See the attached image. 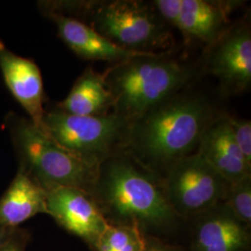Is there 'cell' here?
Masks as SVG:
<instances>
[{"label":"cell","instance_id":"obj_1","mask_svg":"<svg viewBox=\"0 0 251 251\" xmlns=\"http://www.w3.org/2000/svg\"><path fill=\"white\" fill-rule=\"evenodd\" d=\"M92 197L109 225L130 226L171 241L186 225L172 209L163 179L127 152L99 165Z\"/></svg>","mask_w":251,"mask_h":251},{"label":"cell","instance_id":"obj_2","mask_svg":"<svg viewBox=\"0 0 251 251\" xmlns=\"http://www.w3.org/2000/svg\"><path fill=\"white\" fill-rule=\"evenodd\" d=\"M215 117L202 97L176 93L130 123L126 152L163 179L178 162L197 152Z\"/></svg>","mask_w":251,"mask_h":251},{"label":"cell","instance_id":"obj_3","mask_svg":"<svg viewBox=\"0 0 251 251\" xmlns=\"http://www.w3.org/2000/svg\"><path fill=\"white\" fill-rule=\"evenodd\" d=\"M165 56H136L115 63L102 73L113 100L114 114L131 123L188 84L193 71Z\"/></svg>","mask_w":251,"mask_h":251},{"label":"cell","instance_id":"obj_4","mask_svg":"<svg viewBox=\"0 0 251 251\" xmlns=\"http://www.w3.org/2000/svg\"><path fill=\"white\" fill-rule=\"evenodd\" d=\"M60 13L85 15L90 26L117 46L132 51L166 54L173 44L168 25L152 3L135 0L52 2Z\"/></svg>","mask_w":251,"mask_h":251},{"label":"cell","instance_id":"obj_5","mask_svg":"<svg viewBox=\"0 0 251 251\" xmlns=\"http://www.w3.org/2000/svg\"><path fill=\"white\" fill-rule=\"evenodd\" d=\"M9 129L18 152L20 169L46 192L68 187L92 196L99 165L64 149L25 118L13 117Z\"/></svg>","mask_w":251,"mask_h":251},{"label":"cell","instance_id":"obj_6","mask_svg":"<svg viewBox=\"0 0 251 251\" xmlns=\"http://www.w3.org/2000/svg\"><path fill=\"white\" fill-rule=\"evenodd\" d=\"M130 122L113 112L93 117L67 114L55 108L46 112L42 131L64 149L100 165L126 148Z\"/></svg>","mask_w":251,"mask_h":251},{"label":"cell","instance_id":"obj_7","mask_svg":"<svg viewBox=\"0 0 251 251\" xmlns=\"http://www.w3.org/2000/svg\"><path fill=\"white\" fill-rule=\"evenodd\" d=\"M162 179L170 205L185 223L222 203L230 186L198 152L178 162Z\"/></svg>","mask_w":251,"mask_h":251},{"label":"cell","instance_id":"obj_8","mask_svg":"<svg viewBox=\"0 0 251 251\" xmlns=\"http://www.w3.org/2000/svg\"><path fill=\"white\" fill-rule=\"evenodd\" d=\"M48 215L93 251L108 223L93 197L79 189L60 187L47 192Z\"/></svg>","mask_w":251,"mask_h":251},{"label":"cell","instance_id":"obj_9","mask_svg":"<svg viewBox=\"0 0 251 251\" xmlns=\"http://www.w3.org/2000/svg\"><path fill=\"white\" fill-rule=\"evenodd\" d=\"M188 251H251V227L222 202L189 223Z\"/></svg>","mask_w":251,"mask_h":251},{"label":"cell","instance_id":"obj_10","mask_svg":"<svg viewBox=\"0 0 251 251\" xmlns=\"http://www.w3.org/2000/svg\"><path fill=\"white\" fill-rule=\"evenodd\" d=\"M208 61V71L221 81L225 90L239 93L251 82V34L247 25L228 28L214 43Z\"/></svg>","mask_w":251,"mask_h":251},{"label":"cell","instance_id":"obj_11","mask_svg":"<svg viewBox=\"0 0 251 251\" xmlns=\"http://www.w3.org/2000/svg\"><path fill=\"white\" fill-rule=\"evenodd\" d=\"M0 69L8 89L26 111L30 121L42 129L45 93L38 66L32 60L10 51L0 40Z\"/></svg>","mask_w":251,"mask_h":251},{"label":"cell","instance_id":"obj_12","mask_svg":"<svg viewBox=\"0 0 251 251\" xmlns=\"http://www.w3.org/2000/svg\"><path fill=\"white\" fill-rule=\"evenodd\" d=\"M44 11L55 23L63 42L85 60L104 61L115 64L136 56L149 54L125 50L78 19L52 10L44 9Z\"/></svg>","mask_w":251,"mask_h":251},{"label":"cell","instance_id":"obj_13","mask_svg":"<svg viewBox=\"0 0 251 251\" xmlns=\"http://www.w3.org/2000/svg\"><path fill=\"white\" fill-rule=\"evenodd\" d=\"M197 152L230 184L251 176L250 167L234 141L228 115H217L200 138Z\"/></svg>","mask_w":251,"mask_h":251},{"label":"cell","instance_id":"obj_14","mask_svg":"<svg viewBox=\"0 0 251 251\" xmlns=\"http://www.w3.org/2000/svg\"><path fill=\"white\" fill-rule=\"evenodd\" d=\"M239 1L180 0L179 14L172 27L187 40L213 45L229 27V16Z\"/></svg>","mask_w":251,"mask_h":251},{"label":"cell","instance_id":"obj_15","mask_svg":"<svg viewBox=\"0 0 251 251\" xmlns=\"http://www.w3.org/2000/svg\"><path fill=\"white\" fill-rule=\"evenodd\" d=\"M41 213L48 214L47 192L19 168L15 178L0 198V228H17Z\"/></svg>","mask_w":251,"mask_h":251},{"label":"cell","instance_id":"obj_16","mask_svg":"<svg viewBox=\"0 0 251 251\" xmlns=\"http://www.w3.org/2000/svg\"><path fill=\"white\" fill-rule=\"evenodd\" d=\"M59 110L80 117L101 116L113 109V100L103 75L87 68L75 81L68 96L57 104Z\"/></svg>","mask_w":251,"mask_h":251},{"label":"cell","instance_id":"obj_17","mask_svg":"<svg viewBox=\"0 0 251 251\" xmlns=\"http://www.w3.org/2000/svg\"><path fill=\"white\" fill-rule=\"evenodd\" d=\"M145 236L135 227L108 224L92 251H144Z\"/></svg>","mask_w":251,"mask_h":251},{"label":"cell","instance_id":"obj_18","mask_svg":"<svg viewBox=\"0 0 251 251\" xmlns=\"http://www.w3.org/2000/svg\"><path fill=\"white\" fill-rule=\"evenodd\" d=\"M223 203L241 223L251 227V175L230 184Z\"/></svg>","mask_w":251,"mask_h":251},{"label":"cell","instance_id":"obj_19","mask_svg":"<svg viewBox=\"0 0 251 251\" xmlns=\"http://www.w3.org/2000/svg\"><path fill=\"white\" fill-rule=\"evenodd\" d=\"M229 124L244 159L251 167V123L250 120L228 116Z\"/></svg>","mask_w":251,"mask_h":251},{"label":"cell","instance_id":"obj_20","mask_svg":"<svg viewBox=\"0 0 251 251\" xmlns=\"http://www.w3.org/2000/svg\"><path fill=\"white\" fill-rule=\"evenodd\" d=\"M144 251H188L187 248L155 236H145Z\"/></svg>","mask_w":251,"mask_h":251},{"label":"cell","instance_id":"obj_21","mask_svg":"<svg viewBox=\"0 0 251 251\" xmlns=\"http://www.w3.org/2000/svg\"><path fill=\"white\" fill-rule=\"evenodd\" d=\"M29 237L26 231L16 228L9 241L3 246L0 251H25Z\"/></svg>","mask_w":251,"mask_h":251},{"label":"cell","instance_id":"obj_22","mask_svg":"<svg viewBox=\"0 0 251 251\" xmlns=\"http://www.w3.org/2000/svg\"><path fill=\"white\" fill-rule=\"evenodd\" d=\"M16 228L9 229V228H0V250L3 248V246L8 242L9 238L11 237L12 233H14Z\"/></svg>","mask_w":251,"mask_h":251}]
</instances>
